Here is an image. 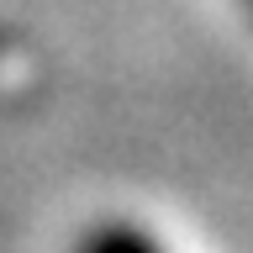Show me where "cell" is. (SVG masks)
Masks as SVG:
<instances>
[{"label":"cell","mask_w":253,"mask_h":253,"mask_svg":"<svg viewBox=\"0 0 253 253\" xmlns=\"http://www.w3.org/2000/svg\"><path fill=\"white\" fill-rule=\"evenodd\" d=\"M0 53H5V32H0Z\"/></svg>","instance_id":"7a4b0ae2"},{"label":"cell","mask_w":253,"mask_h":253,"mask_svg":"<svg viewBox=\"0 0 253 253\" xmlns=\"http://www.w3.org/2000/svg\"><path fill=\"white\" fill-rule=\"evenodd\" d=\"M74 253H164V248H158L148 232L126 227V221H106V227H95Z\"/></svg>","instance_id":"6da1fadb"}]
</instances>
